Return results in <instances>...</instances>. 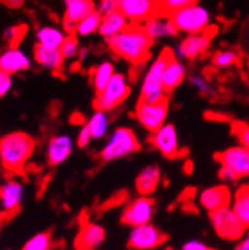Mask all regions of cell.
<instances>
[{
	"instance_id": "cell-1",
	"label": "cell",
	"mask_w": 249,
	"mask_h": 250,
	"mask_svg": "<svg viewBox=\"0 0 249 250\" xmlns=\"http://www.w3.org/2000/svg\"><path fill=\"white\" fill-rule=\"evenodd\" d=\"M36 142L24 131H12L0 137V166L3 171L17 176L21 174L32 160Z\"/></svg>"
},
{
	"instance_id": "cell-2",
	"label": "cell",
	"mask_w": 249,
	"mask_h": 250,
	"mask_svg": "<svg viewBox=\"0 0 249 250\" xmlns=\"http://www.w3.org/2000/svg\"><path fill=\"white\" fill-rule=\"evenodd\" d=\"M109 49L119 58L130 61L133 64H142L149 57L152 41L148 38L142 25L132 24L127 30L106 41Z\"/></svg>"
},
{
	"instance_id": "cell-3",
	"label": "cell",
	"mask_w": 249,
	"mask_h": 250,
	"mask_svg": "<svg viewBox=\"0 0 249 250\" xmlns=\"http://www.w3.org/2000/svg\"><path fill=\"white\" fill-rule=\"evenodd\" d=\"M140 149V142L130 127H118L109 133L106 142L103 143L99 158L103 163H113L118 160L129 158Z\"/></svg>"
},
{
	"instance_id": "cell-4",
	"label": "cell",
	"mask_w": 249,
	"mask_h": 250,
	"mask_svg": "<svg viewBox=\"0 0 249 250\" xmlns=\"http://www.w3.org/2000/svg\"><path fill=\"white\" fill-rule=\"evenodd\" d=\"M173 57V52L170 49H163L157 57L152 60L149 67L145 72V76L142 79L140 85V100L142 102H161L166 100L167 91L163 85V76L169 60Z\"/></svg>"
},
{
	"instance_id": "cell-5",
	"label": "cell",
	"mask_w": 249,
	"mask_h": 250,
	"mask_svg": "<svg viewBox=\"0 0 249 250\" xmlns=\"http://www.w3.org/2000/svg\"><path fill=\"white\" fill-rule=\"evenodd\" d=\"M130 94H132V86L129 83L127 76L118 72L112 78V81L106 85V88L96 96L94 100L96 109L105 110L108 113L113 112L130 97Z\"/></svg>"
},
{
	"instance_id": "cell-6",
	"label": "cell",
	"mask_w": 249,
	"mask_h": 250,
	"mask_svg": "<svg viewBox=\"0 0 249 250\" xmlns=\"http://www.w3.org/2000/svg\"><path fill=\"white\" fill-rule=\"evenodd\" d=\"M172 20L178 31L186 35H197L207 31L210 25V12L206 6L196 3L172 14Z\"/></svg>"
},
{
	"instance_id": "cell-7",
	"label": "cell",
	"mask_w": 249,
	"mask_h": 250,
	"mask_svg": "<svg viewBox=\"0 0 249 250\" xmlns=\"http://www.w3.org/2000/svg\"><path fill=\"white\" fill-rule=\"evenodd\" d=\"M209 221L215 234L226 241L237 243L248 231L231 207H224L209 213Z\"/></svg>"
},
{
	"instance_id": "cell-8",
	"label": "cell",
	"mask_w": 249,
	"mask_h": 250,
	"mask_svg": "<svg viewBox=\"0 0 249 250\" xmlns=\"http://www.w3.org/2000/svg\"><path fill=\"white\" fill-rule=\"evenodd\" d=\"M135 116L140 127H143L149 134H152L167 124L169 103L167 100L154 102V103L139 100L135 110Z\"/></svg>"
},
{
	"instance_id": "cell-9",
	"label": "cell",
	"mask_w": 249,
	"mask_h": 250,
	"mask_svg": "<svg viewBox=\"0 0 249 250\" xmlns=\"http://www.w3.org/2000/svg\"><path fill=\"white\" fill-rule=\"evenodd\" d=\"M155 214V201L152 197L139 195L129 201L121 213V222L130 228L148 225L152 222Z\"/></svg>"
},
{
	"instance_id": "cell-10",
	"label": "cell",
	"mask_w": 249,
	"mask_h": 250,
	"mask_svg": "<svg viewBox=\"0 0 249 250\" xmlns=\"http://www.w3.org/2000/svg\"><path fill=\"white\" fill-rule=\"evenodd\" d=\"M216 161L220 167L230 170L237 180L249 179V149L234 145L216 155Z\"/></svg>"
},
{
	"instance_id": "cell-11",
	"label": "cell",
	"mask_w": 249,
	"mask_h": 250,
	"mask_svg": "<svg viewBox=\"0 0 249 250\" xmlns=\"http://www.w3.org/2000/svg\"><path fill=\"white\" fill-rule=\"evenodd\" d=\"M149 142L154 149H157L164 158H178L182 155V147L179 142V133L173 124H166L160 130L151 134Z\"/></svg>"
},
{
	"instance_id": "cell-12",
	"label": "cell",
	"mask_w": 249,
	"mask_h": 250,
	"mask_svg": "<svg viewBox=\"0 0 249 250\" xmlns=\"http://www.w3.org/2000/svg\"><path fill=\"white\" fill-rule=\"evenodd\" d=\"M164 232L152 224L132 228L129 232V247L133 250H155L166 241Z\"/></svg>"
},
{
	"instance_id": "cell-13",
	"label": "cell",
	"mask_w": 249,
	"mask_h": 250,
	"mask_svg": "<svg viewBox=\"0 0 249 250\" xmlns=\"http://www.w3.org/2000/svg\"><path fill=\"white\" fill-rule=\"evenodd\" d=\"M212 45V35L209 31L197 35H186L176 45L173 55L179 60H196L204 55Z\"/></svg>"
},
{
	"instance_id": "cell-14",
	"label": "cell",
	"mask_w": 249,
	"mask_h": 250,
	"mask_svg": "<svg viewBox=\"0 0 249 250\" xmlns=\"http://www.w3.org/2000/svg\"><path fill=\"white\" fill-rule=\"evenodd\" d=\"M25 197V188L17 177H8L0 183V210L5 214H14L20 210Z\"/></svg>"
},
{
	"instance_id": "cell-15",
	"label": "cell",
	"mask_w": 249,
	"mask_h": 250,
	"mask_svg": "<svg viewBox=\"0 0 249 250\" xmlns=\"http://www.w3.org/2000/svg\"><path fill=\"white\" fill-rule=\"evenodd\" d=\"M233 194L234 192H231L230 186L226 183L212 185L200 191L197 201L202 206V208L212 213L224 207H230L233 201Z\"/></svg>"
},
{
	"instance_id": "cell-16",
	"label": "cell",
	"mask_w": 249,
	"mask_h": 250,
	"mask_svg": "<svg viewBox=\"0 0 249 250\" xmlns=\"http://www.w3.org/2000/svg\"><path fill=\"white\" fill-rule=\"evenodd\" d=\"M76 140L66 133L54 134L46 145V161L49 166H60L68 161L75 149Z\"/></svg>"
},
{
	"instance_id": "cell-17",
	"label": "cell",
	"mask_w": 249,
	"mask_h": 250,
	"mask_svg": "<svg viewBox=\"0 0 249 250\" xmlns=\"http://www.w3.org/2000/svg\"><path fill=\"white\" fill-rule=\"evenodd\" d=\"M130 22H143L160 12L157 0H121L119 9Z\"/></svg>"
},
{
	"instance_id": "cell-18",
	"label": "cell",
	"mask_w": 249,
	"mask_h": 250,
	"mask_svg": "<svg viewBox=\"0 0 249 250\" xmlns=\"http://www.w3.org/2000/svg\"><path fill=\"white\" fill-rule=\"evenodd\" d=\"M140 25H142V28L145 30V33L148 35V38L152 42L175 38L179 33L173 20H172V15H167V14H163V12L148 18Z\"/></svg>"
},
{
	"instance_id": "cell-19",
	"label": "cell",
	"mask_w": 249,
	"mask_h": 250,
	"mask_svg": "<svg viewBox=\"0 0 249 250\" xmlns=\"http://www.w3.org/2000/svg\"><path fill=\"white\" fill-rule=\"evenodd\" d=\"M106 235L108 234L103 225L92 222V221H85L79 227V231L75 238V246L76 249L97 250L99 247L105 244Z\"/></svg>"
},
{
	"instance_id": "cell-20",
	"label": "cell",
	"mask_w": 249,
	"mask_h": 250,
	"mask_svg": "<svg viewBox=\"0 0 249 250\" xmlns=\"http://www.w3.org/2000/svg\"><path fill=\"white\" fill-rule=\"evenodd\" d=\"M161 180H163L161 168L155 164H149L143 167L136 176V180H135L136 191L139 195L151 197L152 194L157 192V189L161 185Z\"/></svg>"
},
{
	"instance_id": "cell-21",
	"label": "cell",
	"mask_w": 249,
	"mask_h": 250,
	"mask_svg": "<svg viewBox=\"0 0 249 250\" xmlns=\"http://www.w3.org/2000/svg\"><path fill=\"white\" fill-rule=\"evenodd\" d=\"M32 67V58L20 48H8L0 55V70L15 75Z\"/></svg>"
},
{
	"instance_id": "cell-22",
	"label": "cell",
	"mask_w": 249,
	"mask_h": 250,
	"mask_svg": "<svg viewBox=\"0 0 249 250\" xmlns=\"http://www.w3.org/2000/svg\"><path fill=\"white\" fill-rule=\"evenodd\" d=\"M33 58L41 67L48 69L51 72H60L65 64V57L60 49L45 48V46H41L38 43L33 49Z\"/></svg>"
},
{
	"instance_id": "cell-23",
	"label": "cell",
	"mask_w": 249,
	"mask_h": 250,
	"mask_svg": "<svg viewBox=\"0 0 249 250\" xmlns=\"http://www.w3.org/2000/svg\"><path fill=\"white\" fill-rule=\"evenodd\" d=\"M185 79H186V66L183 64L182 60H179L173 55L169 60L166 70H164V76H163L164 89L167 92H172L176 88H179Z\"/></svg>"
},
{
	"instance_id": "cell-24",
	"label": "cell",
	"mask_w": 249,
	"mask_h": 250,
	"mask_svg": "<svg viewBox=\"0 0 249 250\" xmlns=\"http://www.w3.org/2000/svg\"><path fill=\"white\" fill-rule=\"evenodd\" d=\"M130 25H132V22L126 17H124L119 11H115L102 18L99 33L103 39L109 41V39L115 38L116 35L122 33L124 30H127Z\"/></svg>"
},
{
	"instance_id": "cell-25",
	"label": "cell",
	"mask_w": 249,
	"mask_h": 250,
	"mask_svg": "<svg viewBox=\"0 0 249 250\" xmlns=\"http://www.w3.org/2000/svg\"><path fill=\"white\" fill-rule=\"evenodd\" d=\"M85 125L88 127L92 139L103 140L109 136V131H111V116L108 112L96 109L91 113V116L88 118Z\"/></svg>"
},
{
	"instance_id": "cell-26",
	"label": "cell",
	"mask_w": 249,
	"mask_h": 250,
	"mask_svg": "<svg viewBox=\"0 0 249 250\" xmlns=\"http://www.w3.org/2000/svg\"><path fill=\"white\" fill-rule=\"evenodd\" d=\"M68 35L63 28H57L52 25H44L39 27L36 31V41L38 45L51 48V49H60L63 42L66 41Z\"/></svg>"
},
{
	"instance_id": "cell-27",
	"label": "cell",
	"mask_w": 249,
	"mask_h": 250,
	"mask_svg": "<svg viewBox=\"0 0 249 250\" xmlns=\"http://www.w3.org/2000/svg\"><path fill=\"white\" fill-rule=\"evenodd\" d=\"M236 216L240 219V222L249 231V183L239 186L233 194L231 206Z\"/></svg>"
},
{
	"instance_id": "cell-28",
	"label": "cell",
	"mask_w": 249,
	"mask_h": 250,
	"mask_svg": "<svg viewBox=\"0 0 249 250\" xmlns=\"http://www.w3.org/2000/svg\"><path fill=\"white\" fill-rule=\"evenodd\" d=\"M116 67L112 61H102L97 66L92 67L91 70V83L92 88L96 89V92L99 94L100 91H103L106 88V85L112 81V78L116 75Z\"/></svg>"
},
{
	"instance_id": "cell-29",
	"label": "cell",
	"mask_w": 249,
	"mask_h": 250,
	"mask_svg": "<svg viewBox=\"0 0 249 250\" xmlns=\"http://www.w3.org/2000/svg\"><path fill=\"white\" fill-rule=\"evenodd\" d=\"M65 6H66V11H65L63 20H69L76 24L96 11L94 0H70Z\"/></svg>"
},
{
	"instance_id": "cell-30",
	"label": "cell",
	"mask_w": 249,
	"mask_h": 250,
	"mask_svg": "<svg viewBox=\"0 0 249 250\" xmlns=\"http://www.w3.org/2000/svg\"><path fill=\"white\" fill-rule=\"evenodd\" d=\"M239 62V52L231 48H224L216 51L212 55V64L216 69H228Z\"/></svg>"
},
{
	"instance_id": "cell-31",
	"label": "cell",
	"mask_w": 249,
	"mask_h": 250,
	"mask_svg": "<svg viewBox=\"0 0 249 250\" xmlns=\"http://www.w3.org/2000/svg\"><path fill=\"white\" fill-rule=\"evenodd\" d=\"M102 15L94 11L92 14H90L88 17H85L82 21L78 22V27H76V36H81V38H85V36H90L92 33H96L100 28V24H102Z\"/></svg>"
},
{
	"instance_id": "cell-32",
	"label": "cell",
	"mask_w": 249,
	"mask_h": 250,
	"mask_svg": "<svg viewBox=\"0 0 249 250\" xmlns=\"http://www.w3.org/2000/svg\"><path fill=\"white\" fill-rule=\"evenodd\" d=\"M28 27L25 24H17V25H11L3 31V41L6 42V45L9 48H18V45L21 43V41L24 39L25 33H27Z\"/></svg>"
},
{
	"instance_id": "cell-33",
	"label": "cell",
	"mask_w": 249,
	"mask_h": 250,
	"mask_svg": "<svg viewBox=\"0 0 249 250\" xmlns=\"http://www.w3.org/2000/svg\"><path fill=\"white\" fill-rule=\"evenodd\" d=\"M21 250H52V237L49 232H38L25 241Z\"/></svg>"
},
{
	"instance_id": "cell-34",
	"label": "cell",
	"mask_w": 249,
	"mask_h": 250,
	"mask_svg": "<svg viewBox=\"0 0 249 250\" xmlns=\"http://www.w3.org/2000/svg\"><path fill=\"white\" fill-rule=\"evenodd\" d=\"M158 2V8H160V12L163 14H167V15H172L181 9H185L191 5H196L199 3V0H157Z\"/></svg>"
},
{
	"instance_id": "cell-35",
	"label": "cell",
	"mask_w": 249,
	"mask_h": 250,
	"mask_svg": "<svg viewBox=\"0 0 249 250\" xmlns=\"http://www.w3.org/2000/svg\"><path fill=\"white\" fill-rule=\"evenodd\" d=\"M188 82L199 94H202V96H212V92L215 91L210 81L202 73H191L188 78Z\"/></svg>"
},
{
	"instance_id": "cell-36",
	"label": "cell",
	"mask_w": 249,
	"mask_h": 250,
	"mask_svg": "<svg viewBox=\"0 0 249 250\" xmlns=\"http://www.w3.org/2000/svg\"><path fill=\"white\" fill-rule=\"evenodd\" d=\"M81 45H79V41L76 38V35H68L66 41L61 45L60 51L63 54L65 60H70V58H75L79 55V51H81Z\"/></svg>"
},
{
	"instance_id": "cell-37",
	"label": "cell",
	"mask_w": 249,
	"mask_h": 250,
	"mask_svg": "<svg viewBox=\"0 0 249 250\" xmlns=\"http://www.w3.org/2000/svg\"><path fill=\"white\" fill-rule=\"evenodd\" d=\"M233 136L237 140V145L249 149V124L246 122H234L231 125Z\"/></svg>"
},
{
	"instance_id": "cell-38",
	"label": "cell",
	"mask_w": 249,
	"mask_h": 250,
	"mask_svg": "<svg viewBox=\"0 0 249 250\" xmlns=\"http://www.w3.org/2000/svg\"><path fill=\"white\" fill-rule=\"evenodd\" d=\"M119 2L121 0H99V2L96 3V11L102 17H106V15L119 9Z\"/></svg>"
},
{
	"instance_id": "cell-39",
	"label": "cell",
	"mask_w": 249,
	"mask_h": 250,
	"mask_svg": "<svg viewBox=\"0 0 249 250\" xmlns=\"http://www.w3.org/2000/svg\"><path fill=\"white\" fill-rule=\"evenodd\" d=\"M12 86H14L12 75L0 70V99H3L6 94L12 89Z\"/></svg>"
},
{
	"instance_id": "cell-40",
	"label": "cell",
	"mask_w": 249,
	"mask_h": 250,
	"mask_svg": "<svg viewBox=\"0 0 249 250\" xmlns=\"http://www.w3.org/2000/svg\"><path fill=\"white\" fill-rule=\"evenodd\" d=\"M75 140H76V146H79V147H88L91 145V142L94 140V139H92V136H91V133H90L87 125H82V127L79 128V131H78V136H76Z\"/></svg>"
},
{
	"instance_id": "cell-41",
	"label": "cell",
	"mask_w": 249,
	"mask_h": 250,
	"mask_svg": "<svg viewBox=\"0 0 249 250\" xmlns=\"http://www.w3.org/2000/svg\"><path fill=\"white\" fill-rule=\"evenodd\" d=\"M181 250H215L212 249L210 246H207L204 241L202 240H188V241H185L181 247Z\"/></svg>"
},
{
	"instance_id": "cell-42",
	"label": "cell",
	"mask_w": 249,
	"mask_h": 250,
	"mask_svg": "<svg viewBox=\"0 0 249 250\" xmlns=\"http://www.w3.org/2000/svg\"><path fill=\"white\" fill-rule=\"evenodd\" d=\"M234 250H249V231H246V234L236 243Z\"/></svg>"
},
{
	"instance_id": "cell-43",
	"label": "cell",
	"mask_w": 249,
	"mask_h": 250,
	"mask_svg": "<svg viewBox=\"0 0 249 250\" xmlns=\"http://www.w3.org/2000/svg\"><path fill=\"white\" fill-rule=\"evenodd\" d=\"M25 0H0V3L9 9H18L24 5Z\"/></svg>"
},
{
	"instance_id": "cell-44",
	"label": "cell",
	"mask_w": 249,
	"mask_h": 250,
	"mask_svg": "<svg viewBox=\"0 0 249 250\" xmlns=\"http://www.w3.org/2000/svg\"><path fill=\"white\" fill-rule=\"evenodd\" d=\"M88 54H90V49L88 48H85V46H82L81 48V51H79V60L81 61H84V60H87V57H88Z\"/></svg>"
},
{
	"instance_id": "cell-45",
	"label": "cell",
	"mask_w": 249,
	"mask_h": 250,
	"mask_svg": "<svg viewBox=\"0 0 249 250\" xmlns=\"http://www.w3.org/2000/svg\"><path fill=\"white\" fill-rule=\"evenodd\" d=\"M3 168H2V166H0V183H2V177H3Z\"/></svg>"
},
{
	"instance_id": "cell-46",
	"label": "cell",
	"mask_w": 249,
	"mask_h": 250,
	"mask_svg": "<svg viewBox=\"0 0 249 250\" xmlns=\"http://www.w3.org/2000/svg\"><path fill=\"white\" fill-rule=\"evenodd\" d=\"M63 2H65V5H68V3L70 2V0H63Z\"/></svg>"
},
{
	"instance_id": "cell-47",
	"label": "cell",
	"mask_w": 249,
	"mask_h": 250,
	"mask_svg": "<svg viewBox=\"0 0 249 250\" xmlns=\"http://www.w3.org/2000/svg\"><path fill=\"white\" fill-rule=\"evenodd\" d=\"M76 250H88V249H76Z\"/></svg>"
}]
</instances>
